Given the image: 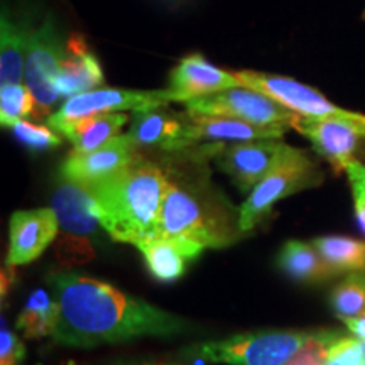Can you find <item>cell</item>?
<instances>
[{"mask_svg":"<svg viewBox=\"0 0 365 365\" xmlns=\"http://www.w3.org/2000/svg\"><path fill=\"white\" fill-rule=\"evenodd\" d=\"M130 365H178L171 362H140V364H130Z\"/></svg>","mask_w":365,"mask_h":365,"instance_id":"cell-32","label":"cell"},{"mask_svg":"<svg viewBox=\"0 0 365 365\" xmlns=\"http://www.w3.org/2000/svg\"><path fill=\"white\" fill-rule=\"evenodd\" d=\"M235 76L240 81V86L267 95L277 103H281L282 107H286L287 110L298 113L301 117L344 118V120L365 122L364 113L345 110L339 105L331 103L322 91L299 83L293 78L249 70L237 71Z\"/></svg>","mask_w":365,"mask_h":365,"instance_id":"cell-9","label":"cell"},{"mask_svg":"<svg viewBox=\"0 0 365 365\" xmlns=\"http://www.w3.org/2000/svg\"><path fill=\"white\" fill-rule=\"evenodd\" d=\"M168 185L156 164L139 156L125 170L88 190L103 230L113 240L135 245L153 235Z\"/></svg>","mask_w":365,"mask_h":365,"instance_id":"cell-2","label":"cell"},{"mask_svg":"<svg viewBox=\"0 0 365 365\" xmlns=\"http://www.w3.org/2000/svg\"><path fill=\"white\" fill-rule=\"evenodd\" d=\"M277 139L249 140L227 145L218 156V168L230 176L242 193L252 191L276 166L286 150Z\"/></svg>","mask_w":365,"mask_h":365,"instance_id":"cell-12","label":"cell"},{"mask_svg":"<svg viewBox=\"0 0 365 365\" xmlns=\"http://www.w3.org/2000/svg\"><path fill=\"white\" fill-rule=\"evenodd\" d=\"M186 113L190 115L228 117L266 127H293L298 113L287 110L276 100L259 91L237 86L225 91H218L210 97L195 98L186 102Z\"/></svg>","mask_w":365,"mask_h":365,"instance_id":"cell-7","label":"cell"},{"mask_svg":"<svg viewBox=\"0 0 365 365\" xmlns=\"http://www.w3.org/2000/svg\"><path fill=\"white\" fill-rule=\"evenodd\" d=\"M286 130V127L255 125L228 117L190 115L188 113V120H186V139H188V145L200 143V140H235V143H249V140L281 139Z\"/></svg>","mask_w":365,"mask_h":365,"instance_id":"cell-16","label":"cell"},{"mask_svg":"<svg viewBox=\"0 0 365 365\" xmlns=\"http://www.w3.org/2000/svg\"><path fill=\"white\" fill-rule=\"evenodd\" d=\"M36 97L29 86L22 83H2L0 86V122L12 127L26 117L34 115Z\"/></svg>","mask_w":365,"mask_h":365,"instance_id":"cell-26","label":"cell"},{"mask_svg":"<svg viewBox=\"0 0 365 365\" xmlns=\"http://www.w3.org/2000/svg\"><path fill=\"white\" fill-rule=\"evenodd\" d=\"M344 323L346 325V328H349V331L355 336V339L365 340V317L349 318V319H345Z\"/></svg>","mask_w":365,"mask_h":365,"instance_id":"cell-31","label":"cell"},{"mask_svg":"<svg viewBox=\"0 0 365 365\" xmlns=\"http://www.w3.org/2000/svg\"><path fill=\"white\" fill-rule=\"evenodd\" d=\"M360 349H362V359L365 365V340H360Z\"/></svg>","mask_w":365,"mask_h":365,"instance_id":"cell-33","label":"cell"},{"mask_svg":"<svg viewBox=\"0 0 365 365\" xmlns=\"http://www.w3.org/2000/svg\"><path fill=\"white\" fill-rule=\"evenodd\" d=\"M161 108L135 112L127 135L134 140L137 148L144 145V148H161L164 150L188 148L186 122L163 112Z\"/></svg>","mask_w":365,"mask_h":365,"instance_id":"cell-18","label":"cell"},{"mask_svg":"<svg viewBox=\"0 0 365 365\" xmlns=\"http://www.w3.org/2000/svg\"><path fill=\"white\" fill-rule=\"evenodd\" d=\"M308 331L262 330L230 339L207 341L198 355L212 364L227 365H286L307 340Z\"/></svg>","mask_w":365,"mask_h":365,"instance_id":"cell-5","label":"cell"},{"mask_svg":"<svg viewBox=\"0 0 365 365\" xmlns=\"http://www.w3.org/2000/svg\"><path fill=\"white\" fill-rule=\"evenodd\" d=\"M312 244L339 274L365 272V242L352 237H318Z\"/></svg>","mask_w":365,"mask_h":365,"instance_id":"cell-23","label":"cell"},{"mask_svg":"<svg viewBox=\"0 0 365 365\" xmlns=\"http://www.w3.org/2000/svg\"><path fill=\"white\" fill-rule=\"evenodd\" d=\"M48 282L61 312L53 335L61 345L88 349L140 336H173L188 325L175 313L83 274L54 271Z\"/></svg>","mask_w":365,"mask_h":365,"instance_id":"cell-1","label":"cell"},{"mask_svg":"<svg viewBox=\"0 0 365 365\" xmlns=\"http://www.w3.org/2000/svg\"><path fill=\"white\" fill-rule=\"evenodd\" d=\"M59 220L53 208L21 210L11 217L9 225V266L36 261L56 239Z\"/></svg>","mask_w":365,"mask_h":365,"instance_id":"cell-13","label":"cell"},{"mask_svg":"<svg viewBox=\"0 0 365 365\" xmlns=\"http://www.w3.org/2000/svg\"><path fill=\"white\" fill-rule=\"evenodd\" d=\"M29 29L21 21H16L7 9L2 11L0 21V80L2 83H21L24 76L27 48H29Z\"/></svg>","mask_w":365,"mask_h":365,"instance_id":"cell-20","label":"cell"},{"mask_svg":"<svg viewBox=\"0 0 365 365\" xmlns=\"http://www.w3.org/2000/svg\"><path fill=\"white\" fill-rule=\"evenodd\" d=\"M135 247L143 254L145 266L153 274L154 279L161 282H173L180 279L186 271V261H190L175 244L159 239V237L143 239L137 242Z\"/></svg>","mask_w":365,"mask_h":365,"instance_id":"cell-22","label":"cell"},{"mask_svg":"<svg viewBox=\"0 0 365 365\" xmlns=\"http://www.w3.org/2000/svg\"><path fill=\"white\" fill-rule=\"evenodd\" d=\"M331 308L341 322L365 317V272L346 274L331 293Z\"/></svg>","mask_w":365,"mask_h":365,"instance_id":"cell-25","label":"cell"},{"mask_svg":"<svg viewBox=\"0 0 365 365\" xmlns=\"http://www.w3.org/2000/svg\"><path fill=\"white\" fill-rule=\"evenodd\" d=\"M327 365H364L360 340L354 335H341L331 346Z\"/></svg>","mask_w":365,"mask_h":365,"instance_id":"cell-29","label":"cell"},{"mask_svg":"<svg viewBox=\"0 0 365 365\" xmlns=\"http://www.w3.org/2000/svg\"><path fill=\"white\" fill-rule=\"evenodd\" d=\"M59 304L46 291L38 289L27 299L24 309L17 318V328L26 339H43L54 335L59 322Z\"/></svg>","mask_w":365,"mask_h":365,"instance_id":"cell-24","label":"cell"},{"mask_svg":"<svg viewBox=\"0 0 365 365\" xmlns=\"http://www.w3.org/2000/svg\"><path fill=\"white\" fill-rule=\"evenodd\" d=\"M344 333L336 330L308 331L307 340L299 346L298 352L287 360L286 365H327L331 346Z\"/></svg>","mask_w":365,"mask_h":365,"instance_id":"cell-27","label":"cell"},{"mask_svg":"<svg viewBox=\"0 0 365 365\" xmlns=\"http://www.w3.org/2000/svg\"><path fill=\"white\" fill-rule=\"evenodd\" d=\"M173 100L168 90H91L68 98L58 112L48 117V125L58 134H61L63 129L81 118L120 110H130L134 113L154 110V108H161Z\"/></svg>","mask_w":365,"mask_h":365,"instance_id":"cell-8","label":"cell"},{"mask_svg":"<svg viewBox=\"0 0 365 365\" xmlns=\"http://www.w3.org/2000/svg\"><path fill=\"white\" fill-rule=\"evenodd\" d=\"M277 266L291 279L304 284H318L339 276V272L319 255L313 244L287 240L277 254Z\"/></svg>","mask_w":365,"mask_h":365,"instance_id":"cell-19","label":"cell"},{"mask_svg":"<svg viewBox=\"0 0 365 365\" xmlns=\"http://www.w3.org/2000/svg\"><path fill=\"white\" fill-rule=\"evenodd\" d=\"M322 182V168L304 150L286 145L284 154L276 166L242 203L239 210V230H254L277 202L303 190L317 188Z\"/></svg>","mask_w":365,"mask_h":365,"instance_id":"cell-4","label":"cell"},{"mask_svg":"<svg viewBox=\"0 0 365 365\" xmlns=\"http://www.w3.org/2000/svg\"><path fill=\"white\" fill-rule=\"evenodd\" d=\"M150 237L175 244L190 261L198 257L203 249L227 245L203 203L191 191L171 181Z\"/></svg>","mask_w":365,"mask_h":365,"instance_id":"cell-3","label":"cell"},{"mask_svg":"<svg viewBox=\"0 0 365 365\" xmlns=\"http://www.w3.org/2000/svg\"><path fill=\"white\" fill-rule=\"evenodd\" d=\"M100 85H103V71L98 58L90 51L83 36L73 34L66 41V56L54 81L59 97L71 98Z\"/></svg>","mask_w":365,"mask_h":365,"instance_id":"cell-15","label":"cell"},{"mask_svg":"<svg viewBox=\"0 0 365 365\" xmlns=\"http://www.w3.org/2000/svg\"><path fill=\"white\" fill-rule=\"evenodd\" d=\"M127 122L129 117L125 113H98L68 125L61 134L70 139L75 153H90L115 137Z\"/></svg>","mask_w":365,"mask_h":365,"instance_id":"cell-21","label":"cell"},{"mask_svg":"<svg viewBox=\"0 0 365 365\" xmlns=\"http://www.w3.org/2000/svg\"><path fill=\"white\" fill-rule=\"evenodd\" d=\"M53 210L59 225L71 235L88 237L97 232L100 220L88 186L63 180L53 195Z\"/></svg>","mask_w":365,"mask_h":365,"instance_id":"cell-17","label":"cell"},{"mask_svg":"<svg viewBox=\"0 0 365 365\" xmlns=\"http://www.w3.org/2000/svg\"><path fill=\"white\" fill-rule=\"evenodd\" d=\"M240 86L235 73L223 71L205 59L203 54L195 53L182 58L170 75V91L173 102H190V100L210 97L218 91Z\"/></svg>","mask_w":365,"mask_h":365,"instance_id":"cell-14","label":"cell"},{"mask_svg":"<svg viewBox=\"0 0 365 365\" xmlns=\"http://www.w3.org/2000/svg\"><path fill=\"white\" fill-rule=\"evenodd\" d=\"M66 56V43L59 34L53 17L48 16L38 29H33L27 48L24 80L36 97V118L48 117L59 100L54 86L63 59Z\"/></svg>","mask_w":365,"mask_h":365,"instance_id":"cell-6","label":"cell"},{"mask_svg":"<svg viewBox=\"0 0 365 365\" xmlns=\"http://www.w3.org/2000/svg\"><path fill=\"white\" fill-rule=\"evenodd\" d=\"M0 365H17L24 359L26 349L22 341L11 330L2 327L0 333Z\"/></svg>","mask_w":365,"mask_h":365,"instance_id":"cell-30","label":"cell"},{"mask_svg":"<svg viewBox=\"0 0 365 365\" xmlns=\"http://www.w3.org/2000/svg\"><path fill=\"white\" fill-rule=\"evenodd\" d=\"M293 129L312 143L313 149L327 159L336 171H345L352 164L360 140L365 137V122L344 118L296 117Z\"/></svg>","mask_w":365,"mask_h":365,"instance_id":"cell-10","label":"cell"},{"mask_svg":"<svg viewBox=\"0 0 365 365\" xmlns=\"http://www.w3.org/2000/svg\"><path fill=\"white\" fill-rule=\"evenodd\" d=\"M139 158L137 145L129 135H115L90 153H73L61 164L63 180L90 186L125 170Z\"/></svg>","mask_w":365,"mask_h":365,"instance_id":"cell-11","label":"cell"},{"mask_svg":"<svg viewBox=\"0 0 365 365\" xmlns=\"http://www.w3.org/2000/svg\"><path fill=\"white\" fill-rule=\"evenodd\" d=\"M11 129L14 130V135L19 139L21 144H24L27 149L31 150H46L54 149L61 145L63 139L58 135L56 130H53L48 125H36L27 120H19L14 124Z\"/></svg>","mask_w":365,"mask_h":365,"instance_id":"cell-28","label":"cell"}]
</instances>
